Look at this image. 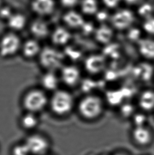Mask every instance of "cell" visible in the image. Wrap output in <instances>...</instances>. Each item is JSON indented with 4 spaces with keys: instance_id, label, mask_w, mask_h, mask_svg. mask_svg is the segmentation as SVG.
Listing matches in <instances>:
<instances>
[{
    "instance_id": "1",
    "label": "cell",
    "mask_w": 154,
    "mask_h": 155,
    "mask_svg": "<svg viewBox=\"0 0 154 155\" xmlns=\"http://www.w3.org/2000/svg\"><path fill=\"white\" fill-rule=\"evenodd\" d=\"M104 102L102 99L96 95L89 94L83 97L79 101L78 110L84 119L95 120L102 114Z\"/></svg>"
},
{
    "instance_id": "2",
    "label": "cell",
    "mask_w": 154,
    "mask_h": 155,
    "mask_svg": "<svg viewBox=\"0 0 154 155\" xmlns=\"http://www.w3.org/2000/svg\"><path fill=\"white\" fill-rule=\"evenodd\" d=\"M74 100L70 93L65 91H58L54 93L51 99V106L54 113L58 115H65L72 110Z\"/></svg>"
},
{
    "instance_id": "3",
    "label": "cell",
    "mask_w": 154,
    "mask_h": 155,
    "mask_svg": "<svg viewBox=\"0 0 154 155\" xmlns=\"http://www.w3.org/2000/svg\"><path fill=\"white\" fill-rule=\"evenodd\" d=\"M63 61V55L56 49L47 47L41 51L40 61L44 67L48 69H57L61 66Z\"/></svg>"
},
{
    "instance_id": "4",
    "label": "cell",
    "mask_w": 154,
    "mask_h": 155,
    "mask_svg": "<svg viewBox=\"0 0 154 155\" xmlns=\"http://www.w3.org/2000/svg\"><path fill=\"white\" fill-rule=\"evenodd\" d=\"M47 103L44 93L40 91H33L29 93L24 100V104L28 110L36 112L41 110Z\"/></svg>"
},
{
    "instance_id": "5",
    "label": "cell",
    "mask_w": 154,
    "mask_h": 155,
    "mask_svg": "<svg viewBox=\"0 0 154 155\" xmlns=\"http://www.w3.org/2000/svg\"><path fill=\"white\" fill-rule=\"evenodd\" d=\"M134 21L133 13L127 9H122L117 11L111 17L113 27L119 30L128 29Z\"/></svg>"
},
{
    "instance_id": "6",
    "label": "cell",
    "mask_w": 154,
    "mask_h": 155,
    "mask_svg": "<svg viewBox=\"0 0 154 155\" xmlns=\"http://www.w3.org/2000/svg\"><path fill=\"white\" fill-rule=\"evenodd\" d=\"M20 40L15 34L6 35L2 38L0 42V54L7 57L13 54L19 50Z\"/></svg>"
},
{
    "instance_id": "7",
    "label": "cell",
    "mask_w": 154,
    "mask_h": 155,
    "mask_svg": "<svg viewBox=\"0 0 154 155\" xmlns=\"http://www.w3.org/2000/svg\"><path fill=\"white\" fill-rule=\"evenodd\" d=\"M61 78L65 84L69 86H75L80 81L81 73L75 66H67L62 69Z\"/></svg>"
},
{
    "instance_id": "8",
    "label": "cell",
    "mask_w": 154,
    "mask_h": 155,
    "mask_svg": "<svg viewBox=\"0 0 154 155\" xmlns=\"http://www.w3.org/2000/svg\"><path fill=\"white\" fill-rule=\"evenodd\" d=\"M105 65L106 61L104 56L99 54H94L88 57L85 64V69L92 74L99 73L102 71Z\"/></svg>"
},
{
    "instance_id": "9",
    "label": "cell",
    "mask_w": 154,
    "mask_h": 155,
    "mask_svg": "<svg viewBox=\"0 0 154 155\" xmlns=\"http://www.w3.org/2000/svg\"><path fill=\"white\" fill-rule=\"evenodd\" d=\"M25 144L28 147L30 153L36 155L44 153L48 149L47 141L39 136L30 137L27 139Z\"/></svg>"
},
{
    "instance_id": "10",
    "label": "cell",
    "mask_w": 154,
    "mask_h": 155,
    "mask_svg": "<svg viewBox=\"0 0 154 155\" xmlns=\"http://www.w3.org/2000/svg\"><path fill=\"white\" fill-rule=\"evenodd\" d=\"M137 46L138 52L143 58L154 61V39L142 38L138 42Z\"/></svg>"
},
{
    "instance_id": "11",
    "label": "cell",
    "mask_w": 154,
    "mask_h": 155,
    "mask_svg": "<svg viewBox=\"0 0 154 155\" xmlns=\"http://www.w3.org/2000/svg\"><path fill=\"white\" fill-rule=\"evenodd\" d=\"M133 136L136 142L142 146L148 145L152 139V132L146 126L135 127L133 132Z\"/></svg>"
},
{
    "instance_id": "12",
    "label": "cell",
    "mask_w": 154,
    "mask_h": 155,
    "mask_svg": "<svg viewBox=\"0 0 154 155\" xmlns=\"http://www.w3.org/2000/svg\"><path fill=\"white\" fill-rule=\"evenodd\" d=\"M138 105L143 111L154 110V90L149 89L143 91L138 98Z\"/></svg>"
},
{
    "instance_id": "13",
    "label": "cell",
    "mask_w": 154,
    "mask_h": 155,
    "mask_svg": "<svg viewBox=\"0 0 154 155\" xmlns=\"http://www.w3.org/2000/svg\"><path fill=\"white\" fill-rule=\"evenodd\" d=\"M114 31L108 25H100L95 30V37L96 40L100 44H107L111 41L114 38Z\"/></svg>"
},
{
    "instance_id": "14",
    "label": "cell",
    "mask_w": 154,
    "mask_h": 155,
    "mask_svg": "<svg viewBox=\"0 0 154 155\" xmlns=\"http://www.w3.org/2000/svg\"><path fill=\"white\" fill-rule=\"evenodd\" d=\"M32 8L39 15H48L52 12L54 8L53 0H34Z\"/></svg>"
},
{
    "instance_id": "15",
    "label": "cell",
    "mask_w": 154,
    "mask_h": 155,
    "mask_svg": "<svg viewBox=\"0 0 154 155\" xmlns=\"http://www.w3.org/2000/svg\"><path fill=\"white\" fill-rule=\"evenodd\" d=\"M63 19L67 25L72 28H81L85 22L83 17L75 11H70L67 13Z\"/></svg>"
},
{
    "instance_id": "16",
    "label": "cell",
    "mask_w": 154,
    "mask_h": 155,
    "mask_svg": "<svg viewBox=\"0 0 154 155\" xmlns=\"http://www.w3.org/2000/svg\"><path fill=\"white\" fill-rule=\"evenodd\" d=\"M52 38L54 44L63 45L69 42L71 38V34L68 30L64 28H58L52 34Z\"/></svg>"
},
{
    "instance_id": "17",
    "label": "cell",
    "mask_w": 154,
    "mask_h": 155,
    "mask_svg": "<svg viewBox=\"0 0 154 155\" xmlns=\"http://www.w3.org/2000/svg\"><path fill=\"white\" fill-rule=\"evenodd\" d=\"M31 30L32 33L37 38H44L49 33L48 25L40 20H36L32 24Z\"/></svg>"
},
{
    "instance_id": "18",
    "label": "cell",
    "mask_w": 154,
    "mask_h": 155,
    "mask_svg": "<svg viewBox=\"0 0 154 155\" xmlns=\"http://www.w3.org/2000/svg\"><path fill=\"white\" fill-rule=\"evenodd\" d=\"M58 79L56 76L52 73L46 74L42 78V85L48 90L56 89L58 85Z\"/></svg>"
},
{
    "instance_id": "19",
    "label": "cell",
    "mask_w": 154,
    "mask_h": 155,
    "mask_svg": "<svg viewBox=\"0 0 154 155\" xmlns=\"http://www.w3.org/2000/svg\"><path fill=\"white\" fill-rule=\"evenodd\" d=\"M23 52L25 56L32 57L40 51V45L36 40H30L25 42L23 46Z\"/></svg>"
},
{
    "instance_id": "20",
    "label": "cell",
    "mask_w": 154,
    "mask_h": 155,
    "mask_svg": "<svg viewBox=\"0 0 154 155\" xmlns=\"http://www.w3.org/2000/svg\"><path fill=\"white\" fill-rule=\"evenodd\" d=\"M8 25L14 30L22 29L25 25V19L22 15L16 14L12 15L8 19Z\"/></svg>"
},
{
    "instance_id": "21",
    "label": "cell",
    "mask_w": 154,
    "mask_h": 155,
    "mask_svg": "<svg viewBox=\"0 0 154 155\" xmlns=\"http://www.w3.org/2000/svg\"><path fill=\"white\" fill-rule=\"evenodd\" d=\"M81 9L87 15H94L98 10V4L96 0H83L81 3Z\"/></svg>"
},
{
    "instance_id": "22",
    "label": "cell",
    "mask_w": 154,
    "mask_h": 155,
    "mask_svg": "<svg viewBox=\"0 0 154 155\" xmlns=\"http://www.w3.org/2000/svg\"><path fill=\"white\" fill-rule=\"evenodd\" d=\"M22 123L25 128L31 129L36 127L38 123V120L35 115L30 113L23 117L22 120Z\"/></svg>"
},
{
    "instance_id": "23",
    "label": "cell",
    "mask_w": 154,
    "mask_h": 155,
    "mask_svg": "<svg viewBox=\"0 0 154 155\" xmlns=\"http://www.w3.org/2000/svg\"><path fill=\"white\" fill-rule=\"evenodd\" d=\"M144 31L150 36H154V18L146 19L143 26Z\"/></svg>"
},
{
    "instance_id": "24",
    "label": "cell",
    "mask_w": 154,
    "mask_h": 155,
    "mask_svg": "<svg viewBox=\"0 0 154 155\" xmlns=\"http://www.w3.org/2000/svg\"><path fill=\"white\" fill-rule=\"evenodd\" d=\"M30 153L29 149L25 143L17 146L13 149L14 155H28Z\"/></svg>"
},
{
    "instance_id": "25",
    "label": "cell",
    "mask_w": 154,
    "mask_h": 155,
    "mask_svg": "<svg viewBox=\"0 0 154 155\" xmlns=\"http://www.w3.org/2000/svg\"><path fill=\"white\" fill-rule=\"evenodd\" d=\"M152 8L149 4H145L140 8L139 12L143 17H146V19L150 18L152 12Z\"/></svg>"
},
{
    "instance_id": "26",
    "label": "cell",
    "mask_w": 154,
    "mask_h": 155,
    "mask_svg": "<svg viewBox=\"0 0 154 155\" xmlns=\"http://www.w3.org/2000/svg\"><path fill=\"white\" fill-rule=\"evenodd\" d=\"M147 119L145 115L139 114L137 115H135L133 117V122L135 124V127H141V126H146Z\"/></svg>"
},
{
    "instance_id": "27",
    "label": "cell",
    "mask_w": 154,
    "mask_h": 155,
    "mask_svg": "<svg viewBox=\"0 0 154 155\" xmlns=\"http://www.w3.org/2000/svg\"><path fill=\"white\" fill-rule=\"evenodd\" d=\"M133 107L130 104H126L121 107L120 113L124 117H129L133 115Z\"/></svg>"
},
{
    "instance_id": "28",
    "label": "cell",
    "mask_w": 154,
    "mask_h": 155,
    "mask_svg": "<svg viewBox=\"0 0 154 155\" xmlns=\"http://www.w3.org/2000/svg\"><path fill=\"white\" fill-rule=\"evenodd\" d=\"M140 30L137 29H133L130 30L129 31V38L132 40H137L138 39L140 40L142 38H140Z\"/></svg>"
},
{
    "instance_id": "29",
    "label": "cell",
    "mask_w": 154,
    "mask_h": 155,
    "mask_svg": "<svg viewBox=\"0 0 154 155\" xmlns=\"http://www.w3.org/2000/svg\"><path fill=\"white\" fill-rule=\"evenodd\" d=\"M11 15V10L8 8H1L0 10V16L3 18H8L9 19L10 18Z\"/></svg>"
},
{
    "instance_id": "30",
    "label": "cell",
    "mask_w": 154,
    "mask_h": 155,
    "mask_svg": "<svg viewBox=\"0 0 154 155\" xmlns=\"http://www.w3.org/2000/svg\"><path fill=\"white\" fill-rule=\"evenodd\" d=\"M120 0H103L104 4L109 8H115L118 5Z\"/></svg>"
},
{
    "instance_id": "31",
    "label": "cell",
    "mask_w": 154,
    "mask_h": 155,
    "mask_svg": "<svg viewBox=\"0 0 154 155\" xmlns=\"http://www.w3.org/2000/svg\"><path fill=\"white\" fill-rule=\"evenodd\" d=\"M78 0H61L63 4L67 6H72L75 5Z\"/></svg>"
},
{
    "instance_id": "32",
    "label": "cell",
    "mask_w": 154,
    "mask_h": 155,
    "mask_svg": "<svg viewBox=\"0 0 154 155\" xmlns=\"http://www.w3.org/2000/svg\"><path fill=\"white\" fill-rule=\"evenodd\" d=\"M107 18H108V15L107 14L106 12H100L98 13L97 15V18L99 20V21H105L106 19H107Z\"/></svg>"
},
{
    "instance_id": "33",
    "label": "cell",
    "mask_w": 154,
    "mask_h": 155,
    "mask_svg": "<svg viewBox=\"0 0 154 155\" xmlns=\"http://www.w3.org/2000/svg\"><path fill=\"white\" fill-rule=\"evenodd\" d=\"M126 155L125 154H123V153H116V154H115V155Z\"/></svg>"
}]
</instances>
